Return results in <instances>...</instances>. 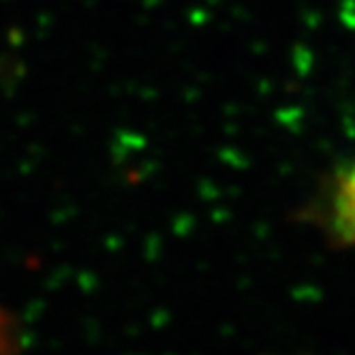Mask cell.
I'll return each mask as SVG.
<instances>
[{
  "mask_svg": "<svg viewBox=\"0 0 355 355\" xmlns=\"http://www.w3.org/2000/svg\"><path fill=\"white\" fill-rule=\"evenodd\" d=\"M19 351V332L15 319L0 309V355H17Z\"/></svg>",
  "mask_w": 355,
  "mask_h": 355,
  "instance_id": "2",
  "label": "cell"
},
{
  "mask_svg": "<svg viewBox=\"0 0 355 355\" xmlns=\"http://www.w3.org/2000/svg\"><path fill=\"white\" fill-rule=\"evenodd\" d=\"M306 216L332 248L355 250V155L323 182Z\"/></svg>",
  "mask_w": 355,
  "mask_h": 355,
  "instance_id": "1",
  "label": "cell"
}]
</instances>
